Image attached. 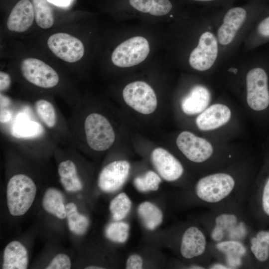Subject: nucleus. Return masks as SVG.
Returning <instances> with one entry per match:
<instances>
[{
    "mask_svg": "<svg viewBox=\"0 0 269 269\" xmlns=\"http://www.w3.org/2000/svg\"><path fill=\"white\" fill-rule=\"evenodd\" d=\"M35 111L43 124L52 129L57 124V115L52 104L45 99H39L35 103Z\"/></svg>",
    "mask_w": 269,
    "mask_h": 269,
    "instance_id": "cd10ccee",
    "label": "nucleus"
},
{
    "mask_svg": "<svg viewBox=\"0 0 269 269\" xmlns=\"http://www.w3.org/2000/svg\"><path fill=\"white\" fill-rule=\"evenodd\" d=\"M212 255L219 258V262L226 265L230 269L247 266L251 261L247 245L243 242L227 240L210 244Z\"/></svg>",
    "mask_w": 269,
    "mask_h": 269,
    "instance_id": "6e6552de",
    "label": "nucleus"
},
{
    "mask_svg": "<svg viewBox=\"0 0 269 269\" xmlns=\"http://www.w3.org/2000/svg\"><path fill=\"white\" fill-rule=\"evenodd\" d=\"M150 160L159 175L167 181H175L184 173L181 162L163 148L154 149L151 153Z\"/></svg>",
    "mask_w": 269,
    "mask_h": 269,
    "instance_id": "2eb2a0df",
    "label": "nucleus"
},
{
    "mask_svg": "<svg viewBox=\"0 0 269 269\" xmlns=\"http://www.w3.org/2000/svg\"><path fill=\"white\" fill-rule=\"evenodd\" d=\"M231 116V112L227 106L216 104L207 108L196 120V124L201 131L217 129L227 123Z\"/></svg>",
    "mask_w": 269,
    "mask_h": 269,
    "instance_id": "f3484780",
    "label": "nucleus"
},
{
    "mask_svg": "<svg viewBox=\"0 0 269 269\" xmlns=\"http://www.w3.org/2000/svg\"><path fill=\"white\" fill-rule=\"evenodd\" d=\"M58 173L60 182L67 191L77 192L82 189L77 167L72 160L67 159L61 162L58 166Z\"/></svg>",
    "mask_w": 269,
    "mask_h": 269,
    "instance_id": "4be33fe9",
    "label": "nucleus"
},
{
    "mask_svg": "<svg viewBox=\"0 0 269 269\" xmlns=\"http://www.w3.org/2000/svg\"><path fill=\"white\" fill-rule=\"evenodd\" d=\"M71 263L69 257L64 254L55 256L46 268V269H69Z\"/></svg>",
    "mask_w": 269,
    "mask_h": 269,
    "instance_id": "473e14b6",
    "label": "nucleus"
},
{
    "mask_svg": "<svg viewBox=\"0 0 269 269\" xmlns=\"http://www.w3.org/2000/svg\"><path fill=\"white\" fill-rule=\"evenodd\" d=\"M86 269H103L104 268L97 266H90L85 268Z\"/></svg>",
    "mask_w": 269,
    "mask_h": 269,
    "instance_id": "ea45409f",
    "label": "nucleus"
},
{
    "mask_svg": "<svg viewBox=\"0 0 269 269\" xmlns=\"http://www.w3.org/2000/svg\"><path fill=\"white\" fill-rule=\"evenodd\" d=\"M132 201L124 192H121L115 197L110 202L109 209L115 221H122L130 212Z\"/></svg>",
    "mask_w": 269,
    "mask_h": 269,
    "instance_id": "bb28decb",
    "label": "nucleus"
},
{
    "mask_svg": "<svg viewBox=\"0 0 269 269\" xmlns=\"http://www.w3.org/2000/svg\"><path fill=\"white\" fill-rule=\"evenodd\" d=\"M207 268L211 269H230L226 265L221 262L209 265Z\"/></svg>",
    "mask_w": 269,
    "mask_h": 269,
    "instance_id": "58836bf2",
    "label": "nucleus"
},
{
    "mask_svg": "<svg viewBox=\"0 0 269 269\" xmlns=\"http://www.w3.org/2000/svg\"><path fill=\"white\" fill-rule=\"evenodd\" d=\"M123 97L128 106L144 115L151 114L157 107V100L154 90L143 81L128 84L123 90Z\"/></svg>",
    "mask_w": 269,
    "mask_h": 269,
    "instance_id": "0eeeda50",
    "label": "nucleus"
},
{
    "mask_svg": "<svg viewBox=\"0 0 269 269\" xmlns=\"http://www.w3.org/2000/svg\"><path fill=\"white\" fill-rule=\"evenodd\" d=\"M137 213L144 226L149 230H154L162 222L163 215L162 211L150 202L141 203L137 208Z\"/></svg>",
    "mask_w": 269,
    "mask_h": 269,
    "instance_id": "b1692460",
    "label": "nucleus"
},
{
    "mask_svg": "<svg viewBox=\"0 0 269 269\" xmlns=\"http://www.w3.org/2000/svg\"><path fill=\"white\" fill-rule=\"evenodd\" d=\"M179 252L185 259L192 260L206 256H212L208 238L205 231L196 226L188 227L183 233Z\"/></svg>",
    "mask_w": 269,
    "mask_h": 269,
    "instance_id": "9d476101",
    "label": "nucleus"
},
{
    "mask_svg": "<svg viewBox=\"0 0 269 269\" xmlns=\"http://www.w3.org/2000/svg\"><path fill=\"white\" fill-rule=\"evenodd\" d=\"M34 18L32 3L29 0H20L11 11L6 26L10 31L24 32L31 26Z\"/></svg>",
    "mask_w": 269,
    "mask_h": 269,
    "instance_id": "a211bd4d",
    "label": "nucleus"
},
{
    "mask_svg": "<svg viewBox=\"0 0 269 269\" xmlns=\"http://www.w3.org/2000/svg\"><path fill=\"white\" fill-rule=\"evenodd\" d=\"M36 186L27 175L15 174L9 180L6 187V201L10 214L24 215L31 207L36 196Z\"/></svg>",
    "mask_w": 269,
    "mask_h": 269,
    "instance_id": "7ed1b4c3",
    "label": "nucleus"
},
{
    "mask_svg": "<svg viewBox=\"0 0 269 269\" xmlns=\"http://www.w3.org/2000/svg\"><path fill=\"white\" fill-rule=\"evenodd\" d=\"M247 102L253 110L260 112L269 107L268 77L260 67L250 70L246 76Z\"/></svg>",
    "mask_w": 269,
    "mask_h": 269,
    "instance_id": "423d86ee",
    "label": "nucleus"
},
{
    "mask_svg": "<svg viewBox=\"0 0 269 269\" xmlns=\"http://www.w3.org/2000/svg\"><path fill=\"white\" fill-rule=\"evenodd\" d=\"M259 33L264 36H269V16L265 18L258 26Z\"/></svg>",
    "mask_w": 269,
    "mask_h": 269,
    "instance_id": "e433bc0d",
    "label": "nucleus"
},
{
    "mask_svg": "<svg viewBox=\"0 0 269 269\" xmlns=\"http://www.w3.org/2000/svg\"><path fill=\"white\" fill-rule=\"evenodd\" d=\"M28 263L27 251L21 243L13 241L6 245L3 254V269H26Z\"/></svg>",
    "mask_w": 269,
    "mask_h": 269,
    "instance_id": "412c9836",
    "label": "nucleus"
},
{
    "mask_svg": "<svg viewBox=\"0 0 269 269\" xmlns=\"http://www.w3.org/2000/svg\"><path fill=\"white\" fill-rule=\"evenodd\" d=\"M130 225L122 221H115L106 227L105 235L110 240L118 243L126 242L130 233Z\"/></svg>",
    "mask_w": 269,
    "mask_h": 269,
    "instance_id": "c85d7f7f",
    "label": "nucleus"
},
{
    "mask_svg": "<svg viewBox=\"0 0 269 269\" xmlns=\"http://www.w3.org/2000/svg\"><path fill=\"white\" fill-rule=\"evenodd\" d=\"M130 168L129 162L125 160H116L108 164L99 175V187L107 193L119 190L126 181Z\"/></svg>",
    "mask_w": 269,
    "mask_h": 269,
    "instance_id": "4468645a",
    "label": "nucleus"
},
{
    "mask_svg": "<svg viewBox=\"0 0 269 269\" xmlns=\"http://www.w3.org/2000/svg\"><path fill=\"white\" fill-rule=\"evenodd\" d=\"M172 8L169 0H153L152 5L149 12L155 16H162L168 13Z\"/></svg>",
    "mask_w": 269,
    "mask_h": 269,
    "instance_id": "2f4dec72",
    "label": "nucleus"
},
{
    "mask_svg": "<svg viewBox=\"0 0 269 269\" xmlns=\"http://www.w3.org/2000/svg\"><path fill=\"white\" fill-rule=\"evenodd\" d=\"M218 42L214 35L206 31L200 37L197 46L191 52L190 66L195 70L203 71L211 67L218 55Z\"/></svg>",
    "mask_w": 269,
    "mask_h": 269,
    "instance_id": "ddd939ff",
    "label": "nucleus"
},
{
    "mask_svg": "<svg viewBox=\"0 0 269 269\" xmlns=\"http://www.w3.org/2000/svg\"><path fill=\"white\" fill-rule=\"evenodd\" d=\"M84 132L88 146L96 151L109 148L115 140V134L109 120L96 113L88 115L84 122Z\"/></svg>",
    "mask_w": 269,
    "mask_h": 269,
    "instance_id": "20e7f679",
    "label": "nucleus"
},
{
    "mask_svg": "<svg viewBox=\"0 0 269 269\" xmlns=\"http://www.w3.org/2000/svg\"><path fill=\"white\" fill-rule=\"evenodd\" d=\"M56 6L61 7H66L69 6L73 0H47Z\"/></svg>",
    "mask_w": 269,
    "mask_h": 269,
    "instance_id": "4c0bfd02",
    "label": "nucleus"
},
{
    "mask_svg": "<svg viewBox=\"0 0 269 269\" xmlns=\"http://www.w3.org/2000/svg\"><path fill=\"white\" fill-rule=\"evenodd\" d=\"M149 52L148 41L143 37L135 36L119 44L113 51L111 59L117 66L129 67L144 61Z\"/></svg>",
    "mask_w": 269,
    "mask_h": 269,
    "instance_id": "39448f33",
    "label": "nucleus"
},
{
    "mask_svg": "<svg viewBox=\"0 0 269 269\" xmlns=\"http://www.w3.org/2000/svg\"><path fill=\"white\" fill-rule=\"evenodd\" d=\"M66 218L69 230L77 235H83L86 232L89 221L80 214L76 205L72 202L66 205Z\"/></svg>",
    "mask_w": 269,
    "mask_h": 269,
    "instance_id": "393cba45",
    "label": "nucleus"
},
{
    "mask_svg": "<svg viewBox=\"0 0 269 269\" xmlns=\"http://www.w3.org/2000/svg\"><path fill=\"white\" fill-rule=\"evenodd\" d=\"M161 182V177L156 172L149 170L142 176L136 177L134 184L138 191L145 192L157 190Z\"/></svg>",
    "mask_w": 269,
    "mask_h": 269,
    "instance_id": "c756f323",
    "label": "nucleus"
},
{
    "mask_svg": "<svg viewBox=\"0 0 269 269\" xmlns=\"http://www.w3.org/2000/svg\"><path fill=\"white\" fill-rule=\"evenodd\" d=\"M130 5L136 10L143 13H149L153 0H129Z\"/></svg>",
    "mask_w": 269,
    "mask_h": 269,
    "instance_id": "72a5a7b5",
    "label": "nucleus"
},
{
    "mask_svg": "<svg viewBox=\"0 0 269 269\" xmlns=\"http://www.w3.org/2000/svg\"><path fill=\"white\" fill-rule=\"evenodd\" d=\"M20 70L23 77L32 84L45 89L56 86L59 80L56 71L39 59L27 58L21 63Z\"/></svg>",
    "mask_w": 269,
    "mask_h": 269,
    "instance_id": "1a4fd4ad",
    "label": "nucleus"
},
{
    "mask_svg": "<svg viewBox=\"0 0 269 269\" xmlns=\"http://www.w3.org/2000/svg\"><path fill=\"white\" fill-rule=\"evenodd\" d=\"M62 193L54 188H49L45 192L42 205L48 213L60 219L66 217V206Z\"/></svg>",
    "mask_w": 269,
    "mask_h": 269,
    "instance_id": "5701e85b",
    "label": "nucleus"
},
{
    "mask_svg": "<svg viewBox=\"0 0 269 269\" xmlns=\"http://www.w3.org/2000/svg\"><path fill=\"white\" fill-rule=\"evenodd\" d=\"M47 44L55 55L67 62L78 61L84 54V47L82 41L68 33L53 34L48 38Z\"/></svg>",
    "mask_w": 269,
    "mask_h": 269,
    "instance_id": "9b49d317",
    "label": "nucleus"
},
{
    "mask_svg": "<svg viewBox=\"0 0 269 269\" xmlns=\"http://www.w3.org/2000/svg\"><path fill=\"white\" fill-rule=\"evenodd\" d=\"M143 261L142 257L138 254H133L129 257L126 264L127 269H142Z\"/></svg>",
    "mask_w": 269,
    "mask_h": 269,
    "instance_id": "f704fd0d",
    "label": "nucleus"
},
{
    "mask_svg": "<svg viewBox=\"0 0 269 269\" xmlns=\"http://www.w3.org/2000/svg\"><path fill=\"white\" fill-rule=\"evenodd\" d=\"M257 194L258 208L266 217L269 219V173L265 178Z\"/></svg>",
    "mask_w": 269,
    "mask_h": 269,
    "instance_id": "7c9ffc66",
    "label": "nucleus"
},
{
    "mask_svg": "<svg viewBox=\"0 0 269 269\" xmlns=\"http://www.w3.org/2000/svg\"><path fill=\"white\" fill-rule=\"evenodd\" d=\"M176 144L188 159L195 163L205 162L213 153L212 145L208 141L188 131H183L178 135Z\"/></svg>",
    "mask_w": 269,
    "mask_h": 269,
    "instance_id": "f8f14e48",
    "label": "nucleus"
},
{
    "mask_svg": "<svg viewBox=\"0 0 269 269\" xmlns=\"http://www.w3.org/2000/svg\"><path fill=\"white\" fill-rule=\"evenodd\" d=\"M247 14V9L243 7H234L228 10L224 16L223 23L217 32L220 44L226 45L232 41L246 19Z\"/></svg>",
    "mask_w": 269,
    "mask_h": 269,
    "instance_id": "dca6fc26",
    "label": "nucleus"
},
{
    "mask_svg": "<svg viewBox=\"0 0 269 269\" xmlns=\"http://www.w3.org/2000/svg\"><path fill=\"white\" fill-rule=\"evenodd\" d=\"M252 191L240 188L231 174L216 172L200 178L194 192L201 203L211 209L244 206L248 202Z\"/></svg>",
    "mask_w": 269,
    "mask_h": 269,
    "instance_id": "f257e3e1",
    "label": "nucleus"
},
{
    "mask_svg": "<svg viewBox=\"0 0 269 269\" xmlns=\"http://www.w3.org/2000/svg\"><path fill=\"white\" fill-rule=\"evenodd\" d=\"M11 78L9 75L3 71L0 72V91L3 92L7 90L10 87Z\"/></svg>",
    "mask_w": 269,
    "mask_h": 269,
    "instance_id": "c9c22d12",
    "label": "nucleus"
},
{
    "mask_svg": "<svg viewBox=\"0 0 269 269\" xmlns=\"http://www.w3.org/2000/svg\"><path fill=\"white\" fill-rule=\"evenodd\" d=\"M194 0V1H199V2H213V1H216V0Z\"/></svg>",
    "mask_w": 269,
    "mask_h": 269,
    "instance_id": "a19ab883",
    "label": "nucleus"
},
{
    "mask_svg": "<svg viewBox=\"0 0 269 269\" xmlns=\"http://www.w3.org/2000/svg\"><path fill=\"white\" fill-rule=\"evenodd\" d=\"M48 2L47 0H32L35 21L43 29L51 27L54 21L53 11Z\"/></svg>",
    "mask_w": 269,
    "mask_h": 269,
    "instance_id": "a878e982",
    "label": "nucleus"
},
{
    "mask_svg": "<svg viewBox=\"0 0 269 269\" xmlns=\"http://www.w3.org/2000/svg\"><path fill=\"white\" fill-rule=\"evenodd\" d=\"M210 99V93L206 87L196 85L183 98L181 108L182 111L188 115L199 114L207 108Z\"/></svg>",
    "mask_w": 269,
    "mask_h": 269,
    "instance_id": "6ab92c4d",
    "label": "nucleus"
},
{
    "mask_svg": "<svg viewBox=\"0 0 269 269\" xmlns=\"http://www.w3.org/2000/svg\"><path fill=\"white\" fill-rule=\"evenodd\" d=\"M252 220L244 206L211 209L206 213L205 232L211 244L234 240L247 245L253 232Z\"/></svg>",
    "mask_w": 269,
    "mask_h": 269,
    "instance_id": "f03ea898",
    "label": "nucleus"
},
{
    "mask_svg": "<svg viewBox=\"0 0 269 269\" xmlns=\"http://www.w3.org/2000/svg\"><path fill=\"white\" fill-rule=\"evenodd\" d=\"M250 261L261 264L269 261V230L253 231L247 243Z\"/></svg>",
    "mask_w": 269,
    "mask_h": 269,
    "instance_id": "aec40b11",
    "label": "nucleus"
}]
</instances>
